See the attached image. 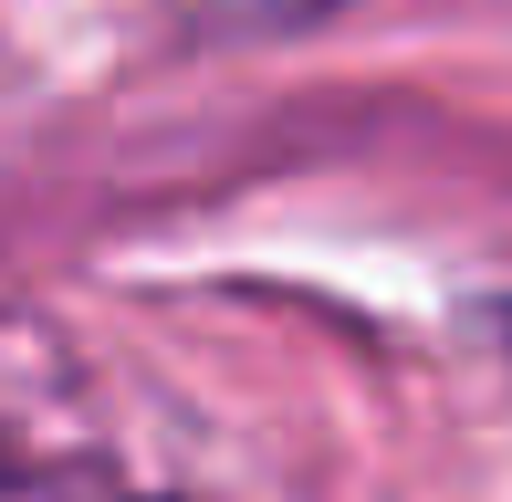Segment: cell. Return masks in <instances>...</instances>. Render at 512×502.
Here are the masks:
<instances>
[{"label": "cell", "mask_w": 512, "mask_h": 502, "mask_svg": "<svg viewBox=\"0 0 512 502\" xmlns=\"http://www.w3.org/2000/svg\"><path fill=\"white\" fill-rule=\"evenodd\" d=\"M345 0H209V21L230 32H304V21H335Z\"/></svg>", "instance_id": "6da1fadb"}, {"label": "cell", "mask_w": 512, "mask_h": 502, "mask_svg": "<svg viewBox=\"0 0 512 502\" xmlns=\"http://www.w3.org/2000/svg\"><path fill=\"white\" fill-rule=\"evenodd\" d=\"M492 335H512V304H492Z\"/></svg>", "instance_id": "7a4b0ae2"}]
</instances>
